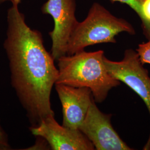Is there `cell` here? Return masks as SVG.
Listing matches in <instances>:
<instances>
[{"label":"cell","instance_id":"6da1fadb","mask_svg":"<svg viewBox=\"0 0 150 150\" xmlns=\"http://www.w3.org/2000/svg\"><path fill=\"white\" fill-rule=\"evenodd\" d=\"M4 46L9 62L12 86L26 112L31 126L54 116L50 96L59 76L51 54L45 47L40 32L27 25L18 6L7 14Z\"/></svg>","mask_w":150,"mask_h":150},{"label":"cell","instance_id":"7a4b0ae2","mask_svg":"<svg viewBox=\"0 0 150 150\" xmlns=\"http://www.w3.org/2000/svg\"><path fill=\"white\" fill-rule=\"evenodd\" d=\"M104 56L102 50L90 52L83 50L60 57L57 61L59 76L55 84L87 87L92 91L95 101L101 103L109 91L121 84L107 72Z\"/></svg>","mask_w":150,"mask_h":150},{"label":"cell","instance_id":"3957f363","mask_svg":"<svg viewBox=\"0 0 150 150\" xmlns=\"http://www.w3.org/2000/svg\"><path fill=\"white\" fill-rule=\"evenodd\" d=\"M123 32L132 35L136 33L129 22L113 16L103 6L95 3L86 18L79 22L72 33L66 55L74 54L98 43H116L115 37Z\"/></svg>","mask_w":150,"mask_h":150},{"label":"cell","instance_id":"277c9868","mask_svg":"<svg viewBox=\"0 0 150 150\" xmlns=\"http://www.w3.org/2000/svg\"><path fill=\"white\" fill-rule=\"evenodd\" d=\"M103 62L110 75L129 86L140 97L150 116V77L149 71L141 62L137 52L127 49L121 61H111L104 56ZM144 150H150V134Z\"/></svg>","mask_w":150,"mask_h":150},{"label":"cell","instance_id":"5b68a950","mask_svg":"<svg viewBox=\"0 0 150 150\" xmlns=\"http://www.w3.org/2000/svg\"><path fill=\"white\" fill-rule=\"evenodd\" d=\"M42 11L54 20V29L49 33L52 40L51 54L57 61L66 55L70 36L79 23L75 16L76 2L75 0H48Z\"/></svg>","mask_w":150,"mask_h":150},{"label":"cell","instance_id":"8992f818","mask_svg":"<svg viewBox=\"0 0 150 150\" xmlns=\"http://www.w3.org/2000/svg\"><path fill=\"white\" fill-rule=\"evenodd\" d=\"M111 114L102 112L94 99L79 129L97 150H132L120 137L111 123Z\"/></svg>","mask_w":150,"mask_h":150},{"label":"cell","instance_id":"52a82bcc","mask_svg":"<svg viewBox=\"0 0 150 150\" xmlns=\"http://www.w3.org/2000/svg\"><path fill=\"white\" fill-rule=\"evenodd\" d=\"M35 136L45 139L53 150H95L92 143L80 129H73L60 125L51 116L43 119L37 126H31Z\"/></svg>","mask_w":150,"mask_h":150},{"label":"cell","instance_id":"ba28073f","mask_svg":"<svg viewBox=\"0 0 150 150\" xmlns=\"http://www.w3.org/2000/svg\"><path fill=\"white\" fill-rule=\"evenodd\" d=\"M62 107V125L73 129H79L84 121L91 102L92 91L87 87H75L64 84H55Z\"/></svg>","mask_w":150,"mask_h":150},{"label":"cell","instance_id":"9c48e42d","mask_svg":"<svg viewBox=\"0 0 150 150\" xmlns=\"http://www.w3.org/2000/svg\"><path fill=\"white\" fill-rule=\"evenodd\" d=\"M139 16L142 22L143 33L147 40H150V0H144Z\"/></svg>","mask_w":150,"mask_h":150},{"label":"cell","instance_id":"30bf717a","mask_svg":"<svg viewBox=\"0 0 150 150\" xmlns=\"http://www.w3.org/2000/svg\"><path fill=\"white\" fill-rule=\"evenodd\" d=\"M139 56V59L143 64H150V40L147 42L139 44L136 50Z\"/></svg>","mask_w":150,"mask_h":150},{"label":"cell","instance_id":"8fae6325","mask_svg":"<svg viewBox=\"0 0 150 150\" xmlns=\"http://www.w3.org/2000/svg\"><path fill=\"white\" fill-rule=\"evenodd\" d=\"M112 2H120L129 6L136 13L139 15L141 8L144 0H111Z\"/></svg>","mask_w":150,"mask_h":150},{"label":"cell","instance_id":"7c38bea8","mask_svg":"<svg viewBox=\"0 0 150 150\" xmlns=\"http://www.w3.org/2000/svg\"><path fill=\"white\" fill-rule=\"evenodd\" d=\"M7 134L0 125V150H11Z\"/></svg>","mask_w":150,"mask_h":150},{"label":"cell","instance_id":"4fadbf2b","mask_svg":"<svg viewBox=\"0 0 150 150\" xmlns=\"http://www.w3.org/2000/svg\"><path fill=\"white\" fill-rule=\"evenodd\" d=\"M38 139L36 141L35 144L28 149L29 150H48L50 149V147L48 145V142L41 137L37 136Z\"/></svg>","mask_w":150,"mask_h":150},{"label":"cell","instance_id":"5bb4252c","mask_svg":"<svg viewBox=\"0 0 150 150\" xmlns=\"http://www.w3.org/2000/svg\"><path fill=\"white\" fill-rule=\"evenodd\" d=\"M7 1L10 2L11 4H12V5L18 6V5L20 4V3L21 2V0H0V4H1L2 3H4L5 2H7Z\"/></svg>","mask_w":150,"mask_h":150}]
</instances>
